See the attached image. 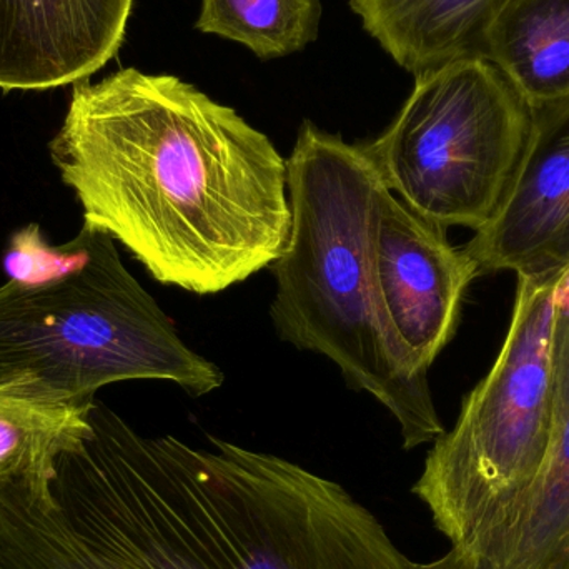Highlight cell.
Wrapping results in <instances>:
<instances>
[{
    "label": "cell",
    "instance_id": "cell-1",
    "mask_svg": "<svg viewBox=\"0 0 569 569\" xmlns=\"http://www.w3.org/2000/svg\"><path fill=\"white\" fill-rule=\"evenodd\" d=\"M89 421L49 487L0 488V569H420L293 461L143 437L97 398Z\"/></svg>",
    "mask_w": 569,
    "mask_h": 569
},
{
    "label": "cell",
    "instance_id": "cell-2",
    "mask_svg": "<svg viewBox=\"0 0 569 569\" xmlns=\"http://www.w3.org/2000/svg\"><path fill=\"white\" fill-rule=\"evenodd\" d=\"M72 86L49 150L83 223L190 293H220L279 259L287 159L266 133L169 73L130 67Z\"/></svg>",
    "mask_w": 569,
    "mask_h": 569
},
{
    "label": "cell",
    "instance_id": "cell-3",
    "mask_svg": "<svg viewBox=\"0 0 569 569\" xmlns=\"http://www.w3.org/2000/svg\"><path fill=\"white\" fill-rule=\"evenodd\" d=\"M290 233L269 267L277 282L270 315L300 351L323 355L345 383L371 395L400 425L405 450L445 433L430 383L395 360L371 295L368 226L381 177L363 143L303 120L287 159Z\"/></svg>",
    "mask_w": 569,
    "mask_h": 569
},
{
    "label": "cell",
    "instance_id": "cell-4",
    "mask_svg": "<svg viewBox=\"0 0 569 569\" xmlns=\"http://www.w3.org/2000/svg\"><path fill=\"white\" fill-rule=\"evenodd\" d=\"M52 276L0 287V390L89 407L117 381H172L192 397L223 385L156 298L123 266L116 240L83 223Z\"/></svg>",
    "mask_w": 569,
    "mask_h": 569
},
{
    "label": "cell",
    "instance_id": "cell-5",
    "mask_svg": "<svg viewBox=\"0 0 569 569\" xmlns=\"http://www.w3.org/2000/svg\"><path fill=\"white\" fill-rule=\"evenodd\" d=\"M561 273L518 277L493 367L465 398L455 427L433 441L411 488L451 547L520 500L543 467L553 431L551 341Z\"/></svg>",
    "mask_w": 569,
    "mask_h": 569
},
{
    "label": "cell",
    "instance_id": "cell-6",
    "mask_svg": "<svg viewBox=\"0 0 569 569\" xmlns=\"http://www.w3.org/2000/svg\"><path fill=\"white\" fill-rule=\"evenodd\" d=\"M533 110L485 59L415 77L393 122L363 143L387 189L443 229L491 222L523 159Z\"/></svg>",
    "mask_w": 569,
    "mask_h": 569
},
{
    "label": "cell",
    "instance_id": "cell-7",
    "mask_svg": "<svg viewBox=\"0 0 569 569\" xmlns=\"http://www.w3.org/2000/svg\"><path fill=\"white\" fill-rule=\"evenodd\" d=\"M371 295L385 340L401 370L420 383L457 333L475 260L451 246L447 229L378 187L368 226Z\"/></svg>",
    "mask_w": 569,
    "mask_h": 569
},
{
    "label": "cell",
    "instance_id": "cell-8",
    "mask_svg": "<svg viewBox=\"0 0 569 569\" xmlns=\"http://www.w3.org/2000/svg\"><path fill=\"white\" fill-rule=\"evenodd\" d=\"M485 273L557 276L569 267V100L535 110L533 129L497 216L463 247Z\"/></svg>",
    "mask_w": 569,
    "mask_h": 569
},
{
    "label": "cell",
    "instance_id": "cell-9",
    "mask_svg": "<svg viewBox=\"0 0 569 569\" xmlns=\"http://www.w3.org/2000/svg\"><path fill=\"white\" fill-rule=\"evenodd\" d=\"M133 0H0V90L90 79L126 40Z\"/></svg>",
    "mask_w": 569,
    "mask_h": 569
},
{
    "label": "cell",
    "instance_id": "cell-10",
    "mask_svg": "<svg viewBox=\"0 0 569 569\" xmlns=\"http://www.w3.org/2000/svg\"><path fill=\"white\" fill-rule=\"evenodd\" d=\"M365 32L415 77L485 59L495 23L513 0H348Z\"/></svg>",
    "mask_w": 569,
    "mask_h": 569
},
{
    "label": "cell",
    "instance_id": "cell-11",
    "mask_svg": "<svg viewBox=\"0 0 569 569\" xmlns=\"http://www.w3.org/2000/svg\"><path fill=\"white\" fill-rule=\"evenodd\" d=\"M485 60L531 110L569 100V0H513L495 23Z\"/></svg>",
    "mask_w": 569,
    "mask_h": 569
},
{
    "label": "cell",
    "instance_id": "cell-12",
    "mask_svg": "<svg viewBox=\"0 0 569 569\" xmlns=\"http://www.w3.org/2000/svg\"><path fill=\"white\" fill-rule=\"evenodd\" d=\"M90 407L43 403L0 390V488L49 487L59 458L90 433Z\"/></svg>",
    "mask_w": 569,
    "mask_h": 569
},
{
    "label": "cell",
    "instance_id": "cell-13",
    "mask_svg": "<svg viewBox=\"0 0 569 569\" xmlns=\"http://www.w3.org/2000/svg\"><path fill=\"white\" fill-rule=\"evenodd\" d=\"M321 0H202L196 29L247 47L262 60L301 52L318 39Z\"/></svg>",
    "mask_w": 569,
    "mask_h": 569
}]
</instances>
